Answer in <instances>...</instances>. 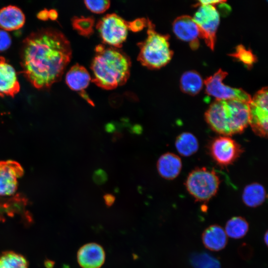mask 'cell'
<instances>
[{"label":"cell","mask_w":268,"mask_h":268,"mask_svg":"<svg viewBox=\"0 0 268 268\" xmlns=\"http://www.w3.org/2000/svg\"><path fill=\"white\" fill-rule=\"evenodd\" d=\"M20 88L14 68L4 57L0 56V96L14 97Z\"/></svg>","instance_id":"15"},{"label":"cell","mask_w":268,"mask_h":268,"mask_svg":"<svg viewBox=\"0 0 268 268\" xmlns=\"http://www.w3.org/2000/svg\"><path fill=\"white\" fill-rule=\"evenodd\" d=\"M249 223L241 216H235L228 220L225 225V232L228 237L233 239L243 238L248 231Z\"/></svg>","instance_id":"23"},{"label":"cell","mask_w":268,"mask_h":268,"mask_svg":"<svg viewBox=\"0 0 268 268\" xmlns=\"http://www.w3.org/2000/svg\"><path fill=\"white\" fill-rule=\"evenodd\" d=\"M71 21L73 28L81 36L88 37L93 33L94 18L92 16H74Z\"/></svg>","instance_id":"25"},{"label":"cell","mask_w":268,"mask_h":268,"mask_svg":"<svg viewBox=\"0 0 268 268\" xmlns=\"http://www.w3.org/2000/svg\"><path fill=\"white\" fill-rule=\"evenodd\" d=\"M268 88H262L249 103V125L255 134L261 137L268 135Z\"/></svg>","instance_id":"8"},{"label":"cell","mask_w":268,"mask_h":268,"mask_svg":"<svg viewBox=\"0 0 268 268\" xmlns=\"http://www.w3.org/2000/svg\"><path fill=\"white\" fill-rule=\"evenodd\" d=\"M224 0H199L197 5H207L210 4L214 5L215 4L224 3Z\"/></svg>","instance_id":"33"},{"label":"cell","mask_w":268,"mask_h":268,"mask_svg":"<svg viewBox=\"0 0 268 268\" xmlns=\"http://www.w3.org/2000/svg\"><path fill=\"white\" fill-rule=\"evenodd\" d=\"M264 241L266 245H268V232L267 231L264 236Z\"/></svg>","instance_id":"39"},{"label":"cell","mask_w":268,"mask_h":268,"mask_svg":"<svg viewBox=\"0 0 268 268\" xmlns=\"http://www.w3.org/2000/svg\"><path fill=\"white\" fill-rule=\"evenodd\" d=\"M116 126L113 123H108L105 126V130L108 133H112L115 131Z\"/></svg>","instance_id":"36"},{"label":"cell","mask_w":268,"mask_h":268,"mask_svg":"<svg viewBox=\"0 0 268 268\" xmlns=\"http://www.w3.org/2000/svg\"><path fill=\"white\" fill-rule=\"evenodd\" d=\"M11 44V38L5 30L0 29V52L4 51Z\"/></svg>","instance_id":"28"},{"label":"cell","mask_w":268,"mask_h":268,"mask_svg":"<svg viewBox=\"0 0 268 268\" xmlns=\"http://www.w3.org/2000/svg\"><path fill=\"white\" fill-rule=\"evenodd\" d=\"M105 202L107 206L112 205L115 201V197L110 194H106L103 197Z\"/></svg>","instance_id":"31"},{"label":"cell","mask_w":268,"mask_h":268,"mask_svg":"<svg viewBox=\"0 0 268 268\" xmlns=\"http://www.w3.org/2000/svg\"><path fill=\"white\" fill-rule=\"evenodd\" d=\"M131 68V59L125 53L119 48L99 44L90 66L91 81L104 89H114L126 83Z\"/></svg>","instance_id":"2"},{"label":"cell","mask_w":268,"mask_h":268,"mask_svg":"<svg viewBox=\"0 0 268 268\" xmlns=\"http://www.w3.org/2000/svg\"><path fill=\"white\" fill-rule=\"evenodd\" d=\"M77 261L82 268H99L105 261V252L99 245L91 243L81 247L77 252Z\"/></svg>","instance_id":"16"},{"label":"cell","mask_w":268,"mask_h":268,"mask_svg":"<svg viewBox=\"0 0 268 268\" xmlns=\"http://www.w3.org/2000/svg\"><path fill=\"white\" fill-rule=\"evenodd\" d=\"M96 28L104 44L120 48L126 41L128 33V21L116 13H109L96 24Z\"/></svg>","instance_id":"6"},{"label":"cell","mask_w":268,"mask_h":268,"mask_svg":"<svg viewBox=\"0 0 268 268\" xmlns=\"http://www.w3.org/2000/svg\"><path fill=\"white\" fill-rule=\"evenodd\" d=\"M204 247L212 251H219L225 248L227 243V236L220 225L214 224L207 227L201 236Z\"/></svg>","instance_id":"18"},{"label":"cell","mask_w":268,"mask_h":268,"mask_svg":"<svg viewBox=\"0 0 268 268\" xmlns=\"http://www.w3.org/2000/svg\"><path fill=\"white\" fill-rule=\"evenodd\" d=\"M182 167L180 158L170 152L162 155L157 162V169L159 175L167 180L176 178L179 175Z\"/></svg>","instance_id":"19"},{"label":"cell","mask_w":268,"mask_h":268,"mask_svg":"<svg viewBox=\"0 0 268 268\" xmlns=\"http://www.w3.org/2000/svg\"><path fill=\"white\" fill-rule=\"evenodd\" d=\"M107 179V174L106 172L101 169L96 170L93 174V180L97 185L104 184Z\"/></svg>","instance_id":"30"},{"label":"cell","mask_w":268,"mask_h":268,"mask_svg":"<svg viewBox=\"0 0 268 268\" xmlns=\"http://www.w3.org/2000/svg\"><path fill=\"white\" fill-rule=\"evenodd\" d=\"M58 16L57 11L55 9H51L49 10V18L51 20H56Z\"/></svg>","instance_id":"35"},{"label":"cell","mask_w":268,"mask_h":268,"mask_svg":"<svg viewBox=\"0 0 268 268\" xmlns=\"http://www.w3.org/2000/svg\"><path fill=\"white\" fill-rule=\"evenodd\" d=\"M38 19L42 20H47L49 19V10L47 9H44L40 11L37 14Z\"/></svg>","instance_id":"32"},{"label":"cell","mask_w":268,"mask_h":268,"mask_svg":"<svg viewBox=\"0 0 268 268\" xmlns=\"http://www.w3.org/2000/svg\"><path fill=\"white\" fill-rule=\"evenodd\" d=\"M84 2L89 10L95 13H103L110 5V1L108 0H88Z\"/></svg>","instance_id":"26"},{"label":"cell","mask_w":268,"mask_h":268,"mask_svg":"<svg viewBox=\"0 0 268 268\" xmlns=\"http://www.w3.org/2000/svg\"><path fill=\"white\" fill-rule=\"evenodd\" d=\"M28 201L22 194L7 198L0 199V222H4L7 218L21 215L27 222H30L32 217L26 210Z\"/></svg>","instance_id":"12"},{"label":"cell","mask_w":268,"mask_h":268,"mask_svg":"<svg viewBox=\"0 0 268 268\" xmlns=\"http://www.w3.org/2000/svg\"><path fill=\"white\" fill-rule=\"evenodd\" d=\"M219 178L213 170L199 168L188 175L185 186L188 192L198 201H206L216 194Z\"/></svg>","instance_id":"5"},{"label":"cell","mask_w":268,"mask_h":268,"mask_svg":"<svg viewBox=\"0 0 268 268\" xmlns=\"http://www.w3.org/2000/svg\"><path fill=\"white\" fill-rule=\"evenodd\" d=\"M146 27V38L137 44L139 49L137 60L148 68L158 69L167 64L173 56L169 42L170 36L157 32L148 18Z\"/></svg>","instance_id":"4"},{"label":"cell","mask_w":268,"mask_h":268,"mask_svg":"<svg viewBox=\"0 0 268 268\" xmlns=\"http://www.w3.org/2000/svg\"><path fill=\"white\" fill-rule=\"evenodd\" d=\"M228 73L219 69L212 75L204 80L205 92L218 100H238L249 103L251 96L241 88H232L226 85L222 81Z\"/></svg>","instance_id":"7"},{"label":"cell","mask_w":268,"mask_h":268,"mask_svg":"<svg viewBox=\"0 0 268 268\" xmlns=\"http://www.w3.org/2000/svg\"><path fill=\"white\" fill-rule=\"evenodd\" d=\"M266 199V192L264 187L259 183L250 184L244 188L242 194V200L249 207H256L261 205Z\"/></svg>","instance_id":"20"},{"label":"cell","mask_w":268,"mask_h":268,"mask_svg":"<svg viewBox=\"0 0 268 268\" xmlns=\"http://www.w3.org/2000/svg\"><path fill=\"white\" fill-rule=\"evenodd\" d=\"M205 121L214 132L224 136L243 132L249 125V103L216 100L205 113Z\"/></svg>","instance_id":"3"},{"label":"cell","mask_w":268,"mask_h":268,"mask_svg":"<svg viewBox=\"0 0 268 268\" xmlns=\"http://www.w3.org/2000/svg\"><path fill=\"white\" fill-rule=\"evenodd\" d=\"M235 57L248 66L252 64L256 61V57L251 51L247 50L242 45H239L236 48V52L233 54Z\"/></svg>","instance_id":"27"},{"label":"cell","mask_w":268,"mask_h":268,"mask_svg":"<svg viewBox=\"0 0 268 268\" xmlns=\"http://www.w3.org/2000/svg\"><path fill=\"white\" fill-rule=\"evenodd\" d=\"M27 259L12 251L2 252L0 255V268H28Z\"/></svg>","instance_id":"24"},{"label":"cell","mask_w":268,"mask_h":268,"mask_svg":"<svg viewBox=\"0 0 268 268\" xmlns=\"http://www.w3.org/2000/svg\"><path fill=\"white\" fill-rule=\"evenodd\" d=\"M71 56L70 44L63 32L42 28L22 42L20 72L34 87L49 89L61 80Z\"/></svg>","instance_id":"1"},{"label":"cell","mask_w":268,"mask_h":268,"mask_svg":"<svg viewBox=\"0 0 268 268\" xmlns=\"http://www.w3.org/2000/svg\"><path fill=\"white\" fill-rule=\"evenodd\" d=\"M173 30L179 39L189 42L193 49L199 47L200 32L192 17L187 15L177 17L173 22Z\"/></svg>","instance_id":"13"},{"label":"cell","mask_w":268,"mask_h":268,"mask_svg":"<svg viewBox=\"0 0 268 268\" xmlns=\"http://www.w3.org/2000/svg\"><path fill=\"white\" fill-rule=\"evenodd\" d=\"M65 79L67 84L71 90L78 92L90 105L94 106L84 90L91 81V77L84 67L78 64L72 66L67 72Z\"/></svg>","instance_id":"14"},{"label":"cell","mask_w":268,"mask_h":268,"mask_svg":"<svg viewBox=\"0 0 268 268\" xmlns=\"http://www.w3.org/2000/svg\"><path fill=\"white\" fill-rule=\"evenodd\" d=\"M240 145L228 136L215 138L210 146V152L215 161L222 165L234 162L242 152Z\"/></svg>","instance_id":"10"},{"label":"cell","mask_w":268,"mask_h":268,"mask_svg":"<svg viewBox=\"0 0 268 268\" xmlns=\"http://www.w3.org/2000/svg\"><path fill=\"white\" fill-rule=\"evenodd\" d=\"M25 17L22 10L15 5H8L0 9V27L5 31L21 28Z\"/></svg>","instance_id":"17"},{"label":"cell","mask_w":268,"mask_h":268,"mask_svg":"<svg viewBox=\"0 0 268 268\" xmlns=\"http://www.w3.org/2000/svg\"><path fill=\"white\" fill-rule=\"evenodd\" d=\"M131 132L133 134H140L142 132V128L140 125L135 124L131 128Z\"/></svg>","instance_id":"34"},{"label":"cell","mask_w":268,"mask_h":268,"mask_svg":"<svg viewBox=\"0 0 268 268\" xmlns=\"http://www.w3.org/2000/svg\"><path fill=\"white\" fill-rule=\"evenodd\" d=\"M193 18L198 27L200 37L213 50L220 21L219 14L215 6L210 4L200 5Z\"/></svg>","instance_id":"9"},{"label":"cell","mask_w":268,"mask_h":268,"mask_svg":"<svg viewBox=\"0 0 268 268\" xmlns=\"http://www.w3.org/2000/svg\"><path fill=\"white\" fill-rule=\"evenodd\" d=\"M129 30L133 32H138L146 26V19L137 18L133 21L128 22Z\"/></svg>","instance_id":"29"},{"label":"cell","mask_w":268,"mask_h":268,"mask_svg":"<svg viewBox=\"0 0 268 268\" xmlns=\"http://www.w3.org/2000/svg\"><path fill=\"white\" fill-rule=\"evenodd\" d=\"M203 86V81L200 74L195 71L184 72L180 79L181 90L188 94L195 95L198 94Z\"/></svg>","instance_id":"21"},{"label":"cell","mask_w":268,"mask_h":268,"mask_svg":"<svg viewBox=\"0 0 268 268\" xmlns=\"http://www.w3.org/2000/svg\"><path fill=\"white\" fill-rule=\"evenodd\" d=\"M123 135V134L119 132H114L112 138V141L113 142L117 141L118 140L122 138Z\"/></svg>","instance_id":"37"},{"label":"cell","mask_w":268,"mask_h":268,"mask_svg":"<svg viewBox=\"0 0 268 268\" xmlns=\"http://www.w3.org/2000/svg\"><path fill=\"white\" fill-rule=\"evenodd\" d=\"M44 264L47 268H52L54 266V263L50 260H46L44 262Z\"/></svg>","instance_id":"38"},{"label":"cell","mask_w":268,"mask_h":268,"mask_svg":"<svg viewBox=\"0 0 268 268\" xmlns=\"http://www.w3.org/2000/svg\"><path fill=\"white\" fill-rule=\"evenodd\" d=\"M175 146L180 155L189 156L198 151L199 142L194 134L190 133L184 132L177 137Z\"/></svg>","instance_id":"22"},{"label":"cell","mask_w":268,"mask_h":268,"mask_svg":"<svg viewBox=\"0 0 268 268\" xmlns=\"http://www.w3.org/2000/svg\"><path fill=\"white\" fill-rule=\"evenodd\" d=\"M24 174V170L17 162L8 160L0 161V196H11L18 187L17 179Z\"/></svg>","instance_id":"11"}]
</instances>
